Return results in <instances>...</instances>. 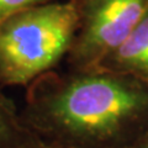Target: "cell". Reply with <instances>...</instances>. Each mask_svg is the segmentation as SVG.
Returning a JSON list of instances; mask_svg holds the SVG:
<instances>
[{"label": "cell", "instance_id": "1", "mask_svg": "<svg viewBox=\"0 0 148 148\" xmlns=\"http://www.w3.org/2000/svg\"><path fill=\"white\" fill-rule=\"evenodd\" d=\"M20 116L49 145L126 148L148 130V86L105 69L56 68L26 88Z\"/></svg>", "mask_w": 148, "mask_h": 148}, {"label": "cell", "instance_id": "2", "mask_svg": "<svg viewBox=\"0 0 148 148\" xmlns=\"http://www.w3.org/2000/svg\"><path fill=\"white\" fill-rule=\"evenodd\" d=\"M73 0H56L14 14L0 24V85L24 86L58 68L77 35Z\"/></svg>", "mask_w": 148, "mask_h": 148}, {"label": "cell", "instance_id": "3", "mask_svg": "<svg viewBox=\"0 0 148 148\" xmlns=\"http://www.w3.org/2000/svg\"><path fill=\"white\" fill-rule=\"evenodd\" d=\"M79 15L77 35L64 59L74 71L96 69L121 46L148 12V0H73Z\"/></svg>", "mask_w": 148, "mask_h": 148}, {"label": "cell", "instance_id": "4", "mask_svg": "<svg viewBox=\"0 0 148 148\" xmlns=\"http://www.w3.org/2000/svg\"><path fill=\"white\" fill-rule=\"evenodd\" d=\"M96 69L127 74L148 84V12L125 42Z\"/></svg>", "mask_w": 148, "mask_h": 148}, {"label": "cell", "instance_id": "5", "mask_svg": "<svg viewBox=\"0 0 148 148\" xmlns=\"http://www.w3.org/2000/svg\"><path fill=\"white\" fill-rule=\"evenodd\" d=\"M37 137L24 123L15 104L0 91V148H32Z\"/></svg>", "mask_w": 148, "mask_h": 148}, {"label": "cell", "instance_id": "6", "mask_svg": "<svg viewBox=\"0 0 148 148\" xmlns=\"http://www.w3.org/2000/svg\"><path fill=\"white\" fill-rule=\"evenodd\" d=\"M51 1L56 0H0V24L14 14Z\"/></svg>", "mask_w": 148, "mask_h": 148}, {"label": "cell", "instance_id": "7", "mask_svg": "<svg viewBox=\"0 0 148 148\" xmlns=\"http://www.w3.org/2000/svg\"><path fill=\"white\" fill-rule=\"evenodd\" d=\"M126 148H148V130H146L136 141H133Z\"/></svg>", "mask_w": 148, "mask_h": 148}, {"label": "cell", "instance_id": "8", "mask_svg": "<svg viewBox=\"0 0 148 148\" xmlns=\"http://www.w3.org/2000/svg\"><path fill=\"white\" fill-rule=\"evenodd\" d=\"M32 148H69V147H62V146H57V145H49V143H46V142L41 141L38 138L37 143Z\"/></svg>", "mask_w": 148, "mask_h": 148}, {"label": "cell", "instance_id": "9", "mask_svg": "<svg viewBox=\"0 0 148 148\" xmlns=\"http://www.w3.org/2000/svg\"><path fill=\"white\" fill-rule=\"evenodd\" d=\"M0 91H1V90H0Z\"/></svg>", "mask_w": 148, "mask_h": 148}]
</instances>
